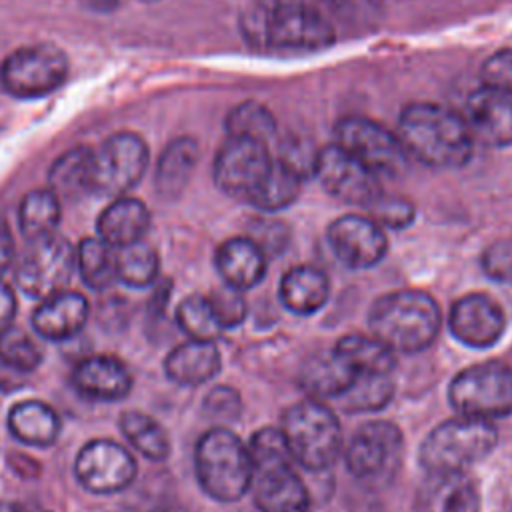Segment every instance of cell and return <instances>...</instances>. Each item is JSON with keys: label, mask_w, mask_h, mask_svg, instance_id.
<instances>
[{"label": "cell", "mask_w": 512, "mask_h": 512, "mask_svg": "<svg viewBox=\"0 0 512 512\" xmlns=\"http://www.w3.org/2000/svg\"><path fill=\"white\" fill-rule=\"evenodd\" d=\"M398 138L408 154L430 168L468 164L474 138L462 114L436 102H410L398 118Z\"/></svg>", "instance_id": "obj_1"}, {"label": "cell", "mask_w": 512, "mask_h": 512, "mask_svg": "<svg viewBox=\"0 0 512 512\" xmlns=\"http://www.w3.org/2000/svg\"><path fill=\"white\" fill-rule=\"evenodd\" d=\"M244 38L276 54H310L330 48L336 32L316 6L258 2L242 16Z\"/></svg>", "instance_id": "obj_2"}, {"label": "cell", "mask_w": 512, "mask_h": 512, "mask_svg": "<svg viewBox=\"0 0 512 512\" xmlns=\"http://www.w3.org/2000/svg\"><path fill=\"white\" fill-rule=\"evenodd\" d=\"M442 314L436 300L420 290H396L380 296L370 312V334L392 352L416 354L438 336Z\"/></svg>", "instance_id": "obj_3"}, {"label": "cell", "mask_w": 512, "mask_h": 512, "mask_svg": "<svg viewBox=\"0 0 512 512\" xmlns=\"http://www.w3.org/2000/svg\"><path fill=\"white\" fill-rule=\"evenodd\" d=\"M194 468L202 490L212 500L236 502L250 490L252 460L248 444L228 428L216 426L200 436Z\"/></svg>", "instance_id": "obj_4"}, {"label": "cell", "mask_w": 512, "mask_h": 512, "mask_svg": "<svg viewBox=\"0 0 512 512\" xmlns=\"http://www.w3.org/2000/svg\"><path fill=\"white\" fill-rule=\"evenodd\" d=\"M294 464L318 472L336 462L344 448L336 414L316 398L292 404L278 426Z\"/></svg>", "instance_id": "obj_5"}, {"label": "cell", "mask_w": 512, "mask_h": 512, "mask_svg": "<svg viewBox=\"0 0 512 512\" xmlns=\"http://www.w3.org/2000/svg\"><path fill=\"white\" fill-rule=\"evenodd\" d=\"M496 444L498 430L490 420L458 416L428 432L418 460L426 472H466L484 460Z\"/></svg>", "instance_id": "obj_6"}, {"label": "cell", "mask_w": 512, "mask_h": 512, "mask_svg": "<svg viewBox=\"0 0 512 512\" xmlns=\"http://www.w3.org/2000/svg\"><path fill=\"white\" fill-rule=\"evenodd\" d=\"M458 416L494 420L512 414V366L490 360L464 368L448 388Z\"/></svg>", "instance_id": "obj_7"}, {"label": "cell", "mask_w": 512, "mask_h": 512, "mask_svg": "<svg viewBox=\"0 0 512 512\" xmlns=\"http://www.w3.org/2000/svg\"><path fill=\"white\" fill-rule=\"evenodd\" d=\"M68 58L54 44H32L10 52L0 64V84L14 98H42L68 78Z\"/></svg>", "instance_id": "obj_8"}, {"label": "cell", "mask_w": 512, "mask_h": 512, "mask_svg": "<svg viewBox=\"0 0 512 512\" xmlns=\"http://www.w3.org/2000/svg\"><path fill=\"white\" fill-rule=\"evenodd\" d=\"M274 166V154L266 142L228 136L214 158L216 186L242 202H252Z\"/></svg>", "instance_id": "obj_9"}, {"label": "cell", "mask_w": 512, "mask_h": 512, "mask_svg": "<svg viewBox=\"0 0 512 512\" xmlns=\"http://www.w3.org/2000/svg\"><path fill=\"white\" fill-rule=\"evenodd\" d=\"M76 268V250L60 234L30 240L16 266L18 288L32 298H48L62 292Z\"/></svg>", "instance_id": "obj_10"}, {"label": "cell", "mask_w": 512, "mask_h": 512, "mask_svg": "<svg viewBox=\"0 0 512 512\" xmlns=\"http://www.w3.org/2000/svg\"><path fill=\"white\" fill-rule=\"evenodd\" d=\"M336 144L366 164L378 176H398L408 154L396 132L366 116H346L334 128Z\"/></svg>", "instance_id": "obj_11"}, {"label": "cell", "mask_w": 512, "mask_h": 512, "mask_svg": "<svg viewBox=\"0 0 512 512\" xmlns=\"http://www.w3.org/2000/svg\"><path fill=\"white\" fill-rule=\"evenodd\" d=\"M148 166V146L136 132H114L94 150V192L118 198L132 190Z\"/></svg>", "instance_id": "obj_12"}, {"label": "cell", "mask_w": 512, "mask_h": 512, "mask_svg": "<svg viewBox=\"0 0 512 512\" xmlns=\"http://www.w3.org/2000/svg\"><path fill=\"white\" fill-rule=\"evenodd\" d=\"M312 176L330 196L354 206L368 208L384 192L380 176L336 142L316 152Z\"/></svg>", "instance_id": "obj_13"}, {"label": "cell", "mask_w": 512, "mask_h": 512, "mask_svg": "<svg viewBox=\"0 0 512 512\" xmlns=\"http://www.w3.org/2000/svg\"><path fill=\"white\" fill-rule=\"evenodd\" d=\"M402 446L404 438L396 424L374 420L352 434L344 448V460L356 478L376 480L398 466Z\"/></svg>", "instance_id": "obj_14"}, {"label": "cell", "mask_w": 512, "mask_h": 512, "mask_svg": "<svg viewBox=\"0 0 512 512\" xmlns=\"http://www.w3.org/2000/svg\"><path fill=\"white\" fill-rule=\"evenodd\" d=\"M74 472L88 492L114 494L134 482L138 464L122 444L112 440H92L80 448Z\"/></svg>", "instance_id": "obj_15"}, {"label": "cell", "mask_w": 512, "mask_h": 512, "mask_svg": "<svg viewBox=\"0 0 512 512\" xmlns=\"http://www.w3.org/2000/svg\"><path fill=\"white\" fill-rule=\"evenodd\" d=\"M326 240L334 256L348 268L366 270L376 266L388 250L384 228L370 216L346 214L330 222Z\"/></svg>", "instance_id": "obj_16"}, {"label": "cell", "mask_w": 512, "mask_h": 512, "mask_svg": "<svg viewBox=\"0 0 512 512\" xmlns=\"http://www.w3.org/2000/svg\"><path fill=\"white\" fill-rule=\"evenodd\" d=\"M250 490L260 512H308L310 496L290 458L252 466Z\"/></svg>", "instance_id": "obj_17"}, {"label": "cell", "mask_w": 512, "mask_h": 512, "mask_svg": "<svg viewBox=\"0 0 512 512\" xmlns=\"http://www.w3.org/2000/svg\"><path fill=\"white\" fill-rule=\"evenodd\" d=\"M462 116L474 142L492 148L512 146V92L480 84L466 98Z\"/></svg>", "instance_id": "obj_18"}, {"label": "cell", "mask_w": 512, "mask_h": 512, "mask_svg": "<svg viewBox=\"0 0 512 512\" xmlns=\"http://www.w3.org/2000/svg\"><path fill=\"white\" fill-rule=\"evenodd\" d=\"M452 336L470 348L494 346L506 328V318L498 302L486 294H466L452 304L448 314Z\"/></svg>", "instance_id": "obj_19"}, {"label": "cell", "mask_w": 512, "mask_h": 512, "mask_svg": "<svg viewBox=\"0 0 512 512\" xmlns=\"http://www.w3.org/2000/svg\"><path fill=\"white\" fill-rule=\"evenodd\" d=\"M480 490L466 472H428L416 492V512H480Z\"/></svg>", "instance_id": "obj_20"}, {"label": "cell", "mask_w": 512, "mask_h": 512, "mask_svg": "<svg viewBox=\"0 0 512 512\" xmlns=\"http://www.w3.org/2000/svg\"><path fill=\"white\" fill-rule=\"evenodd\" d=\"M90 314L88 300L72 290L56 292L32 312V328L46 340H68L76 336Z\"/></svg>", "instance_id": "obj_21"}, {"label": "cell", "mask_w": 512, "mask_h": 512, "mask_svg": "<svg viewBox=\"0 0 512 512\" xmlns=\"http://www.w3.org/2000/svg\"><path fill=\"white\" fill-rule=\"evenodd\" d=\"M214 262L224 284L240 292L254 288L266 276V254L250 236H236L222 242Z\"/></svg>", "instance_id": "obj_22"}, {"label": "cell", "mask_w": 512, "mask_h": 512, "mask_svg": "<svg viewBox=\"0 0 512 512\" xmlns=\"http://www.w3.org/2000/svg\"><path fill=\"white\" fill-rule=\"evenodd\" d=\"M72 384L80 394L88 398L116 402L130 394L132 376L118 358L92 356L76 366Z\"/></svg>", "instance_id": "obj_23"}, {"label": "cell", "mask_w": 512, "mask_h": 512, "mask_svg": "<svg viewBox=\"0 0 512 512\" xmlns=\"http://www.w3.org/2000/svg\"><path fill=\"white\" fill-rule=\"evenodd\" d=\"M150 228V212L144 202L130 196L114 198L98 216L96 230L112 248H124L140 242Z\"/></svg>", "instance_id": "obj_24"}, {"label": "cell", "mask_w": 512, "mask_h": 512, "mask_svg": "<svg viewBox=\"0 0 512 512\" xmlns=\"http://www.w3.org/2000/svg\"><path fill=\"white\" fill-rule=\"evenodd\" d=\"M220 350L214 340H188L164 360L166 376L180 386H200L220 372Z\"/></svg>", "instance_id": "obj_25"}, {"label": "cell", "mask_w": 512, "mask_h": 512, "mask_svg": "<svg viewBox=\"0 0 512 512\" xmlns=\"http://www.w3.org/2000/svg\"><path fill=\"white\" fill-rule=\"evenodd\" d=\"M354 378L356 372L336 350L312 354L302 364L298 374L302 390L308 394V398L316 400L340 398L350 388Z\"/></svg>", "instance_id": "obj_26"}, {"label": "cell", "mask_w": 512, "mask_h": 512, "mask_svg": "<svg viewBox=\"0 0 512 512\" xmlns=\"http://www.w3.org/2000/svg\"><path fill=\"white\" fill-rule=\"evenodd\" d=\"M200 160V146L190 136H178L166 144L162 150L156 172H154V186L158 196L166 200L178 198L184 188L188 186L196 166Z\"/></svg>", "instance_id": "obj_27"}, {"label": "cell", "mask_w": 512, "mask_h": 512, "mask_svg": "<svg viewBox=\"0 0 512 512\" xmlns=\"http://www.w3.org/2000/svg\"><path fill=\"white\" fill-rule=\"evenodd\" d=\"M278 294L286 310L298 316H310L328 302L330 282L320 268L302 264L282 276Z\"/></svg>", "instance_id": "obj_28"}, {"label": "cell", "mask_w": 512, "mask_h": 512, "mask_svg": "<svg viewBox=\"0 0 512 512\" xmlns=\"http://www.w3.org/2000/svg\"><path fill=\"white\" fill-rule=\"evenodd\" d=\"M48 188L60 200H78L94 192V150L76 146L58 156L48 170Z\"/></svg>", "instance_id": "obj_29"}, {"label": "cell", "mask_w": 512, "mask_h": 512, "mask_svg": "<svg viewBox=\"0 0 512 512\" xmlns=\"http://www.w3.org/2000/svg\"><path fill=\"white\" fill-rule=\"evenodd\" d=\"M8 428L16 440L44 448L56 442L60 434V418L40 400H22L8 412Z\"/></svg>", "instance_id": "obj_30"}, {"label": "cell", "mask_w": 512, "mask_h": 512, "mask_svg": "<svg viewBox=\"0 0 512 512\" xmlns=\"http://www.w3.org/2000/svg\"><path fill=\"white\" fill-rule=\"evenodd\" d=\"M334 350L358 374H392L394 352L372 334H348L338 340Z\"/></svg>", "instance_id": "obj_31"}, {"label": "cell", "mask_w": 512, "mask_h": 512, "mask_svg": "<svg viewBox=\"0 0 512 512\" xmlns=\"http://www.w3.org/2000/svg\"><path fill=\"white\" fill-rule=\"evenodd\" d=\"M60 204L62 200L50 188L28 192L18 208V226L22 236L36 240L54 234L60 222Z\"/></svg>", "instance_id": "obj_32"}, {"label": "cell", "mask_w": 512, "mask_h": 512, "mask_svg": "<svg viewBox=\"0 0 512 512\" xmlns=\"http://www.w3.org/2000/svg\"><path fill=\"white\" fill-rule=\"evenodd\" d=\"M76 266L84 284L92 290H106L118 280L116 248L102 238H84L78 244Z\"/></svg>", "instance_id": "obj_33"}, {"label": "cell", "mask_w": 512, "mask_h": 512, "mask_svg": "<svg viewBox=\"0 0 512 512\" xmlns=\"http://www.w3.org/2000/svg\"><path fill=\"white\" fill-rule=\"evenodd\" d=\"M120 430L126 440L148 460L160 462L170 454V440L166 430L148 414L138 410L122 412Z\"/></svg>", "instance_id": "obj_34"}, {"label": "cell", "mask_w": 512, "mask_h": 512, "mask_svg": "<svg viewBox=\"0 0 512 512\" xmlns=\"http://www.w3.org/2000/svg\"><path fill=\"white\" fill-rule=\"evenodd\" d=\"M304 176L274 156V166L264 186L252 198V206L262 212H278L288 208L302 190Z\"/></svg>", "instance_id": "obj_35"}, {"label": "cell", "mask_w": 512, "mask_h": 512, "mask_svg": "<svg viewBox=\"0 0 512 512\" xmlns=\"http://www.w3.org/2000/svg\"><path fill=\"white\" fill-rule=\"evenodd\" d=\"M116 272L118 280L132 288L150 286L160 272L158 252L142 240L124 248H116Z\"/></svg>", "instance_id": "obj_36"}, {"label": "cell", "mask_w": 512, "mask_h": 512, "mask_svg": "<svg viewBox=\"0 0 512 512\" xmlns=\"http://www.w3.org/2000/svg\"><path fill=\"white\" fill-rule=\"evenodd\" d=\"M278 124L274 114L256 100H246L234 106L226 116L228 136H242L266 142L276 134Z\"/></svg>", "instance_id": "obj_37"}, {"label": "cell", "mask_w": 512, "mask_h": 512, "mask_svg": "<svg viewBox=\"0 0 512 512\" xmlns=\"http://www.w3.org/2000/svg\"><path fill=\"white\" fill-rule=\"evenodd\" d=\"M392 394L394 382L390 374H358L338 400L348 412H372L384 408Z\"/></svg>", "instance_id": "obj_38"}, {"label": "cell", "mask_w": 512, "mask_h": 512, "mask_svg": "<svg viewBox=\"0 0 512 512\" xmlns=\"http://www.w3.org/2000/svg\"><path fill=\"white\" fill-rule=\"evenodd\" d=\"M0 362L16 372H32L42 362V348L24 328L8 324L0 330Z\"/></svg>", "instance_id": "obj_39"}, {"label": "cell", "mask_w": 512, "mask_h": 512, "mask_svg": "<svg viewBox=\"0 0 512 512\" xmlns=\"http://www.w3.org/2000/svg\"><path fill=\"white\" fill-rule=\"evenodd\" d=\"M176 322L192 340H216L222 332L206 296L194 294L184 298L178 304Z\"/></svg>", "instance_id": "obj_40"}, {"label": "cell", "mask_w": 512, "mask_h": 512, "mask_svg": "<svg viewBox=\"0 0 512 512\" xmlns=\"http://www.w3.org/2000/svg\"><path fill=\"white\" fill-rule=\"evenodd\" d=\"M366 210L372 220H376L382 228L390 230H402L410 226L414 220L412 202L400 196H388L384 192Z\"/></svg>", "instance_id": "obj_41"}, {"label": "cell", "mask_w": 512, "mask_h": 512, "mask_svg": "<svg viewBox=\"0 0 512 512\" xmlns=\"http://www.w3.org/2000/svg\"><path fill=\"white\" fill-rule=\"evenodd\" d=\"M210 302V308L214 312V318L222 330L236 328L246 318V302L242 298V292L230 286L216 288L210 296H206Z\"/></svg>", "instance_id": "obj_42"}, {"label": "cell", "mask_w": 512, "mask_h": 512, "mask_svg": "<svg viewBox=\"0 0 512 512\" xmlns=\"http://www.w3.org/2000/svg\"><path fill=\"white\" fill-rule=\"evenodd\" d=\"M480 78L484 86L512 92V48H502L490 54L480 68Z\"/></svg>", "instance_id": "obj_43"}, {"label": "cell", "mask_w": 512, "mask_h": 512, "mask_svg": "<svg viewBox=\"0 0 512 512\" xmlns=\"http://www.w3.org/2000/svg\"><path fill=\"white\" fill-rule=\"evenodd\" d=\"M482 268L494 280L512 284V240H498L482 254Z\"/></svg>", "instance_id": "obj_44"}, {"label": "cell", "mask_w": 512, "mask_h": 512, "mask_svg": "<svg viewBox=\"0 0 512 512\" xmlns=\"http://www.w3.org/2000/svg\"><path fill=\"white\" fill-rule=\"evenodd\" d=\"M204 408L216 418H232L240 410V400H238L236 390L218 386V388L210 390V394L206 396Z\"/></svg>", "instance_id": "obj_45"}, {"label": "cell", "mask_w": 512, "mask_h": 512, "mask_svg": "<svg viewBox=\"0 0 512 512\" xmlns=\"http://www.w3.org/2000/svg\"><path fill=\"white\" fill-rule=\"evenodd\" d=\"M262 250L264 254L266 252H278L282 250L286 238H288V232L286 228L282 226V222H274V220H258L256 222V234L250 236Z\"/></svg>", "instance_id": "obj_46"}, {"label": "cell", "mask_w": 512, "mask_h": 512, "mask_svg": "<svg viewBox=\"0 0 512 512\" xmlns=\"http://www.w3.org/2000/svg\"><path fill=\"white\" fill-rule=\"evenodd\" d=\"M14 312H16L14 290L0 280V330L12 322Z\"/></svg>", "instance_id": "obj_47"}, {"label": "cell", "mask_w": 512, "mask_h": 512, "mask_svg": "<svg viewBox=\"0 0 512 512\" xmlns=\"http://www.w3.org/2000/svg\"><path fill=\"white\" fill-rule=\"evenodd\" d=\"M14 260V238L10 228L0 222V276L8 270Z\"/></svg>", "instance_id": "obj_48"}, {"label": "cell", "mask_w": 512, "mask_h": 512, "mask_svg": "<svg viewBox=\"0 0 512 512\" xmlns=\"http://www.w3.org/2000/svg\"><path fill=\"white\" fill-rule=\"evenodd\" d=\"M122 0H84V4L92 10H98V12H110L114 8H118Z\"/></svg>", "instance_id": "obj_49"}, {"label": "cell", "mask_w": 512, "mask_h": 512, "mask_svg": "<svg viewBox=\"0 0 512 512\" xmlns=\"http://www.w3.org/2000/svg\"><path fill=\"white\" fill-rule=\"evenodd\" d=\"M0 512H24V506L10 504V502H0Z\"/></svg>", "instance_id": "obj_50"}, {"label": "cell", "mask_w": 512, "mask_h": 512, "mask_svg": "<svg viewBox=\"0 0 512 512\" xmlns=\"http://www.w3.org/2000/svg\"><path fill=\"white\" fill-rule=\"evenodd\" d=\"M24 512H46V510H42L38 506H24Z\"/></svg>", "instance_id": "obj_51"}, {"label": "cell", "mask_w": 512, "mask_h": 512, "mask_svg": "<svg viewBox=\"0 0 512 512\" xmlns=\"http://www.w3.org/2000/svg\"><path fill=\"white\" fill-rule=\"evenodd\" d=\"M506 512H512V504H510V506H508V508H506Z\"/></svg>", "instance_id": "obj_52"}]
</instances>
